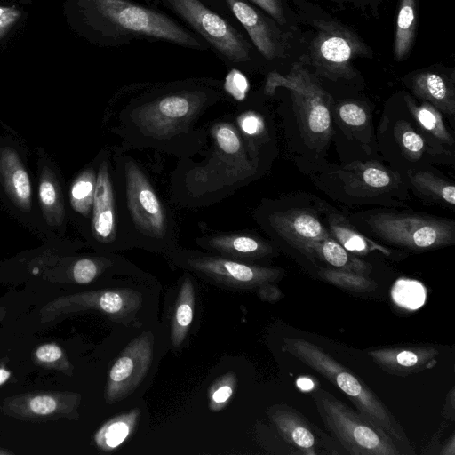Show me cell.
Wrapping results in <instances>:
<instances>
[{"label":"cell","mask_w":455,"mask_h":455,"mask_svg":"<svg viewBox=\"0 0 455 455\" xmlns=\"http://www.w3.org/2000/svg\"><path fill=\"white\" fill-rule=\"evenodd\" d=\"M225 82L190 77L132 84L112 98L110 131L124 150L153 149L179 159L196 156L207 140L203 117L226 100Z\"/></svg>","instance_id":"1"},{"label":"cell","mask_w":455,"mask_h":455,"mask_svg":"<svg viewBox=\"0 0 455 455\" xmlns=\"http://www.w3.org/2000/svg\"><path fill=\"white\" fill-rule=\"evenodd\" d=\"M198 154L179 159L170 180V198L182 208L206 207L261 178L273 160L259 154L240 132L233 114L206 124Z\"/></svg>","instance_id":"2"},{"label":"cell","mask_w":455,"mask_h":455,"mask_svg":"<svg viewBox=\"0 0 455 455\" xmlns=\"http://www.w3.org/2000/svg\"><path fill=\"white\" fill-rule=\"evenodd\" d=\"M70 14L79 34L100 47L147 41L199 52L209 50L184 24L136 0H71Z\"/></svg>","instance_id":"3"},{"label":"cell","mask_w":455,"mask_h":455,"mask_svg":"<svg viewBox=\"0 0 455 455\" xmlns=\"http://www.w3.org/2000/svg\"><path fill=\"white\" fill-rule=\"evenodd\" d=\"M119 251L139 248L166 255L177 247L178 226L146 168L122 147L111 152Z\"/></svg>","instance_id":"4"},{"label":"cell","mask_w":455,"mask_h":455,"mask_svg":"<svg viewBox=\"0 0 455 455\" xmlns=\"http://www.w3.org/2000/svg\"><path fill=\"white\" fill-rule=\"evenodd\" d=\"M288 91L291 114H280L289 152L296 165L307 174L324 168L332 143L331 108L333 97L323 87L319 77L304 64L294 63L282 75L268 73L263 94L273 97L275 90Z\"/></svg>","instance_id":"5"},{"label":"cell","mask_w":455,"mask_h":455,"mask_svg":"<svg viewBox=\"0 0 455 455\" xmlns=\"http://www.w3.org/2000/svg\"><path fill=\"white\" fill-rule=\"evenodd\" d=\"M309 177L319 190L347 205L406 209L413 199L404 177L382 159L329 163Z\"/></svg>","instance_id":"6"},{"label":"cell","mask_w":455,"mask_h":455,"mask_svg":"<svg viewBox=\"0 0 455 455\" xmlns=\"http://www.w3.org/2000/svg\"><path fill=\"white\" fill-rule=\"evenodd\" d=\"M405 209L358 211L348 220L363 233L388 247L424 252L455 243V220Z\"/></svg>","instance_id":"7"},{"label":"cell","mask_w":455,"mask_h":455,"mask_svg":"<svg viewBox=\"0 0 455 455\" xmlns=\"http://www.w3.org/2000/svg\"><path fill=\"white\" fill-rule=\"evenodd\" d=\"M282 348L335 386L362 415L391 437L403 454L414 453L410 440L393 413L351 370L320 347L302 338H284Z\"/></svg>","instance_id":"8"},{"label":"cell","mask_w":455,"mask_h":455,"mask_svg":"<svg viewBox=\"0 0 455 455\" xmlns=\"http://www.w3.org/2000/svg\"><path fill=\"white\" fill-rule=\"evenodd\" d=\"M252 217L276 247L290 249L306 259L308 247L330 235L321 199L308 194L263 198Z\"/></svg>","instance_id":"9"},{"label":"cell","mask_w":455,"mask_h":455,"mask_svg":"<svg viewBox=\"0 0 455 455\" xmlns=\"http://www.w3.org/2000/svg\"><path fill=\"white\" fill-rule=\"evenodd\" d=\"M375 135L381 159L403 176L411 170L451 166L419 134L402 95L387 102Z\"/></svg>","instance_id":"10"},{"label":"cell","mask_w":455,"mask_h":455,"mask_svg":"<svg viewBox=\"0 0 455 455\" xmlns=\"http://www.w3.org/2000/svg\"><path fill=\"white\" fill-rule=\"evenodd\" d=\"M178 17L229 68L244 72L254 62V47L232 21L204 0H153Z\"/></svg>","instance_id":"11"},{"label":"cell","mask_w":455,"mask_h":455,"mask_svg":"<svg viewBox=\"0 0 455 455\" xmlns=\"http://www.w3.org/2000/svg\"><path fill=\"white\" fill-rule=\"evenodd\" d=\"M312 398L324 426L349 454H403L383 430L328 391L317 388Z\"/></svg>","instance_id":"12"},{"label":"cell","mask_w":455,"mask_h":455,"mask_svg":"<svg viewBox=\"0 0 455 455\" xmlns=\"http://www.w3.org/2000/svg\"><path fill=\"white\" fill-rule=\"evenodd\" d=\"M175 267L226 287L250 290L281 280L285 270L225 258L212 252L177 247L166 255Z\"/></svg>","instance_id":"13"},{"label":"cell","mask_w":455,"mask_h":455,"mask_svg":"<svg viewBox=\"0 0 455 455\" xmlns=\"http://www.w3.org/2000/svg\"><path fill=\"white\" fill-rule=\"evenodd\" d=\"M316 32L310 44V60L318 77L349 81L356 76L352 61L369 57L371 49L352 29L327 20H315Z\"/></svg>","instance_id":"14"},{"label":"cell","mask_w":455,"mask_h":455,"mask_svg":"<svg viewBox=\"0 0 455 455\" xmlns=\"http://www.w3.org/2000/svg\"><path fill=\"white\" fill-rule=\"evenodd\" d=\"M142 305V295L131 288L88 291L58 297L39 311L40 322H52L61 315L96 310L124 323L132 320Z\"/></svg>","instance_id":"15"},{"label":"cell","mask_w":455,"mask_h":455,"mask_svg":"<svg viewBox=\"0 0 455 455\" xmlns=\"http://www.w3.org/2000/svg\"><path fill=\"white\" fill-rule=\"evenodd\" d=\"M333 136L338 154L349 148L351 161L359 159H381L376 142L372 111L363 100L344 99L333 101L331 108Z\"/></svg>","instance_id":"16"},{"label":"cell","mask_w":455,"mask_h":455,"mask_svg":"<svg viewBox=\"0 0 455 455\" xmlns=\"http://www.w3.org/2000/svg\"><path fill=\"white\" fill-rule=\"evenodd\" d=\"M95 161L96 186L87 239L99 251L116 252L118 214L111 152L102 148Z\"/></svg>","instance_id":"17"},{"label":"cell","mask_w":455,"mask_h":455,"mask_svg":"<svg viewBox=\"0 0 455 455\" xmlns=\"http://www.w3.org/2000/svg\"><path fill=\"white\" fill-rule=\"evenodd\" d=\"M154 337L150 331L133 339L112 363L104 398L114 404L131 395L148 372L153 357Z\"/></svg>","instance_id":"18"},{"label":"cell","mask_w":455,"mask_h":455,"mask_svg":"<svg viewBox=\"0 0 455 455\" xmlns=\"http://www.w3.org/2000/svg\"><path fill=\"white\" fill-rule=\"evenodd\" d=\"M81 395L71 391H34L6 397L1 410L20 420L44 422L76 419Z\"/></svg>","instance_id":"19"},{"label":"cell","mask_w":455,"mask_h":455,"mask_svg":"<svg viewBox=\"0 0 455 455\" xmlns=\"http://www.w3.org/2000/svg\"><path fill=\"white\" fill-rule=\"evenodd\" d=\"M201 235L195 237L196 245L204 251L238 261L254 263L276 255L278 249L269 239L254 230L220 231L206 228L198 222Z\"/></svg>","instance_id":"20"},{"label":"cell","mask_w":455,"mask_h":455,"mask_svg":"<svg viewBox=\"0 0 455 455\" xmlns=\"http://www.w3.org/2000/svg\"><path fill=\"white\" fill-rule=\"evenodd\" d=\"M245 30L253 47L267 60L284 55V40L277 23L248 0H221Z\"/></svg>","instance_id":"21"},{"label":"cell","mask_w":455,"mask_h":455,"mask_svg":"<svg viewBox=\"0 0 455 455\" xmlns=\"http://www.w3.org/2000/svg\"><path fill=\"white\" fill-rule=\"evenodd\" d=\"M402 97L419 134L454 167L455 138L444 121L445 116L430 103L416 100L409 92H403Z\"/></svg>","instance_id":"22"},{"label":"cell","mask_w":455,"mask_h":455,"mask_svg":"<svg viewBox=\"0 0 455 455\" xmlns=\"http://www.w3.org/2000/svg\"><path fill=\"white\" fill-rule=\"evenodd\" d=\"M245 140L259 154L275 160L278 155L273 117L259 103L243 101L232 113Z\"/></svg>","instance_id":"23"},{"label":"cell","mask_w":455,"mask_h":455,"mask_svg":"<svg viewBox=\"0 0 455 455\" xmlns=\"http://www.w3.org/2000/svg\"><path fill=\"white\" fill-rule=\"evenodd\" d=\"M368 355L384 371L405 377L434 367L439 351L429 346L399 345L377 347Z\"/></svg>","instance_id":"24"},{"label":"cell","mask_w":455,"mask_h":455,"mask_svg":"<svg viewBox=\"0 0 455 455\" xmlns=\"http://www.w3.org/2000/svg\"><path fill=\"white\" fill-rule=\"evenodd\" d=\"M266 412L281 436L300 453H321L319 430L296 409L279 403L270 406Z\"/></svg>","instance_id":"25"},{"label":"cell","mask_w":455,"mask_h":455,"mask_svg":"<svg viewBox=\"0 0 455 455\" xmlns=\"http://www.w3.org/2000/svg\"><path fill=\"white\" fill-rule=\"evenodd\" d=\"M325 226L331 236L350 253L363 258L372 252L391 257L394 251L390 247L375 241L359 230L347 215L321 199Z\"/></svg>","instance_id":"26"},{"label":"cell","mask_w":455,"mask_h":455,"mask_svg":"<svg viewBox=\"0 0 455 455\" xmlns=\"http://www.w3.org/2000/svg\"><path fill=\"white\" fill-rule=\"evenodd\" d=\"M0 185L10 201L20 211L32 209V187L28 170L18 151L0 148Z\"/></svg>","instance_id":"27"},{"label":"cell","mask_w":455,"mask_h":455,"mask_svg":"<svg viewBox=\"0 0 455 455\" xmlns=\"http://www.w3.org/2000/svg\"><path fill=\"white\" fill-rule=\"evenodd\" d=\"M403 177L411 194L424 204L454 210V182L437 167L408 171Z\"/></svg>","instance_id":"28"},{"label":"cell","mask_w":455,"mask_h":455,"mask_svg":"<svg viewBox=\"0 0 455 455\" xmlns=\"http://www.w3.org/2000/svg\"><path fill=\"white\" fill-rule=\"evenodd\" d=\"M407 86L416 100L430 103L453 121L455 87L448 76L435 71H420L408 79Z\"/></svg>","instance_id":"29"},{"label":"cell","mask_w":455,"mask_h":455,"mask_svg":"<svg viewBox=\"0 0 455 455\" xmlns=\"http://www.w3.org/2000/svg\"><path fill=\"white\" fill-rule=\"evenodd\" d=\"M307 259L315 267L316 260H319L329 267L363 275L370 276L372 272V265L370 262L347 251L331 235L308 247Z\"/></svg>","instance_id":"30"},{"label":"cell","mask_w":455,"mask_h":455,"mask_svg":"<svg viewBox=\"0 0 455 455\" xmlns=\"http://www.w3.org/2000/svg\"><path fill=\"white\" fill-rule=\"evenodd\" d=\"M96 186V161L84 167L69 188V205L83 235L87 238Z\"/></svg>","instance_id":"31"},{"label":"cell","mask_w":455,"mask_h":455,"mask_svg":"<svg viewBox=\"0 0 455 455\" xmlns=\"http://www.w3.org/2000/svg\"><path fill=\"white\" fill-rule=\"evenodd\" d=\"M38 199L47 224L62 228L66 222V210L61 187L54 171L45 164L40 167Z\"/></svg>","instance_id":"32"},{"label":"cell","mask_w":455,"mask_h":455,"mask_svg":"<svg viewBox=\"0 0 455 455\" xmlns=\"http://www.w3.org/2000/svg\"><path fill=\"white\" fill-rule=\"evenodd\" d=\"M140 417V410L133 408L106 421L94 434V443L104 452L114 451L133 433Z\"/></svg>","instance_id":"33"},{"label":"cell","mask_w":455,"mask_h":455,"mask_svg":"<svg viewBox=\"0 0 455 455\" xmlns=\"http://www.w3.org/2000/svg\"><path fill=\"white\" fill-rule=\"evenodd\" d=\"M195 302L194 284L190 275L185 273L172 318L171 341L174 347H179L188 333L194 317Z\"/></svg>","instance_id":"34"},{"label":"cell","mask_w":455,"mask_h":455,"mask_svg":"<svg viewBox=\"0 0 455 455\" xmlns=\"http://www.w3.org/2000/svg\"><path fill=\"white\" fill-rule=\"evenodd\" d=\"M417 24V0H400L394 43V55L396 60H404L411 52L415 42Z\"/></svg>","instance_id":"35"},{"label":"cell","mask_w":455,"mask_h":455,"mask_svg":"<svg viewBox=\"0 0 455 455\" xmlns=\"http://www.w3.org/2000/svg\"><path fill=\"white\" fill-rule=\"evenodd\" d=\"M315 268L322 280L348 291L371 292L378 288L377 283L368 275L318 265Z\"/></svg>","instance_id":"36"},{"label":"cell","mask_w":455,"mask_h":455,"mask_svg":"<svg viewBox=\"0 0 455 455\" xmlns=\"http://www.w3.org/2000/svg\"><path fill=\"white\" fill-rule=\"evenodd\" d=\"M32 358L38 366L60 371L69 377L73 375V364L62 347L54 342L36 347L32 353Z\"/></svg>","instance_id":"37"},{"label":"cell","mask_w":455,"mask_h":455,"mask_svg":"<svg viewBox=\"0 0 455 455\" xmlns=\"http://www.w3.org/2000/svg\"><path fill=\"white\" fill-rule=\"evenodd\" d=\"M236 383V376L232 371L215 379L208 390V405L212 411H219L228 404L234 395Z\"/></svg>","instance_id":"38"},{"label":"cell","mask_w":455,"mask_h":455,"mask_svg":"<svg viewBox=\"0 0 455 455\" xmlns=\"http://www.w3.org/2000/svg\"><path fill=\"white\" fill-rule=\"evenodd\" d=\"M267 15H269L277 24L284 25L286 23L285 11L282 0H248Z\"/></svg>","instance_id":"39"},{"label":"cell","mask_w":455,"mask_h":455,"mask_svg":"<svg viewBox=\"0 0 455 455\" xmlns=\"http://www.w3.org/2000/svg\"><path fill=\"white\" fill-rule=\"evenodd\" d=\"M21 18V11L13 5L0 4V40L17 24Z\"/></svg>","instance_id":"40"},{"label":"cell","mask_w":455,"mask_h":455,"mask_svg":"<svg viewBox=\"0 0 455 455\" xmlns=\"http://www.w3.org/2000/svg\"><path fill=\"white\" fill-rule=\"evenodd\" d=\"M278 292L279 291L276 289V287L274 286L273 283L261 286L259 288V296L262 299L268 301L275 300L278 298V296L276 295Z\"/></svg>","instance_id":"41"},{"label":"cell","mask_w":455,"mask_h":455,"mask_svg":"<svg viewBox=\"0 0 455 455\" xmlns=\"http://www.w3.org/2000/svg\"><path fill=\"white\" fill-rule=\"evenodd\" d=\"M454 435H451L450 440L444 444L443 450L440 451L443 455H454L455 454V444H454Z\"/></svg>","instance_id":"42"},{"label":"cell","mask_w":455,"mask_h":455,"mask_svg":"<svg viewBox=\"0 0 455 455\" xmlns=\"http://www.w3.org/2000/svg\"><path fill=\"white\" fill-rule=\"evenodd\" d=\"M12 378L11 371L4 363H0V387Z\"/></svg>","instance_id":"43"},{"label":"cell","mask_w":455,"mask_h":455,"mask_svg":"<svg viewBox=\"0 0 455 455\" xmlns=\"http://www.w3.org/2000/svg\"><path fill=\"white\" fill-rule=\"evenodd\" d=\"M12 452L8 451V450H5L4 448H0V455L2 454H12Z\"/></svg>","instance_id":"44"}]
</instances>
